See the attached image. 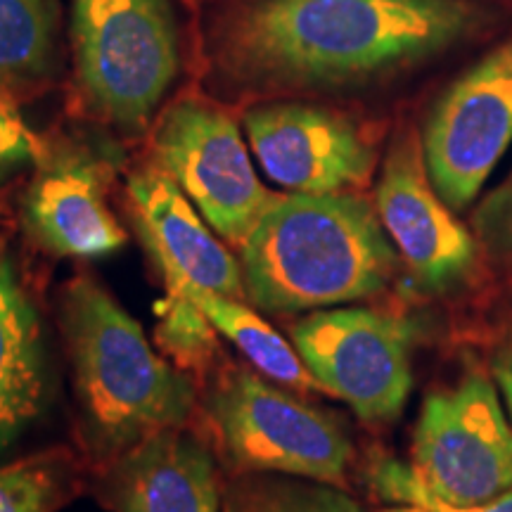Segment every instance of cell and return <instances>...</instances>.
Returning <instances> with one entry per match:
<instances>
[{"mask_svg":"<svg viewBox=\"0 0 512 512\" xmlns=\"http://www.w3.org/2000/svg\"><path fill=\"white\" fill-rule=\"evenodd\" d=\"M484 22L470 0H256L230 57L252 79L337 86L444 53Z\"/></svg>","mask_w":512,"mask_h":512,"instance_id":"obj_1","label":"cell"},{"mask_svg":"<svg viewBox=\"0 0 512 512\" xmlns=\"http://www.w3.org/2000/svg\"><path fill=\"white\" fill-rule=\"evenodd\" d=\"M394 266L380 216L351 192L275 195L240 245L245 297L273 313L373 297Z\"/></svg>","mask_w":512,"mask_h":512,"instance_id":"obj_2","label":"cell"},{"mask_svg":"<svg viewBox=\"0 0 512 512\" xmlns=\"http://www.w3.org/2000/svg\"><path fill=\"white\" fill-rule=\"evenodd\" d=\"M88 439L114 456L190 418L195 389L150 347L140 325L98 283L79 278L62 306Z\"/></svg>","mask_w":512,"mask_h":512,"instance_id":"obj_3","label":"cell"},{"mask_svg":"<svg viewBox=\"0 0 512 512\" xmlns=\"http://www.w3.org/2000/svg\"><path fill=\"white\" fill-rule=\"evenodd\" d=\"M72 34L93 105L124 128L147 124L178 72L169 0H72Z\"/></svg>","mask_w":512,"mask_h":512,"instance_id":"obj_4","label":"cell"},{"mask_svg":"<svg viewBox=\"0 0 512 512\" xmlns=\"http://www.w3.org/2000/svg\"><path fill=\"white\" fill-rule=\"evenodd\" d=\"M207 408L235 475L278 472L328 484L347 475L351 444L342 427L249 370H228Z\"/></svg>","mask_w":512,"mask_h":512,"instance_id":"obj_5","label":"cell"},{"mask_svg":"<svg viewBox=\"0 0 512 512\" xmlns=\"http://www.w3.org/2000/svg\"><path fill=\"white\" fill-rule=\"evenodd\" d=\"M413 470L432 496L451 505L494 501L512 489V425L484 373L472 370L456 389L427 396Z\"/></svg>","mask_w":512,"mask_h":512,"instance_id":"obj_6","label":"cell"},{"mask_svg":"<svg viewBox=\"0 0 512 512\" xmlns=\"http://www.w3.org/2000/svg\"><path fill=\"white\" fill-rule=\"evenodd\" d=\"M294 349L320 389L358 418L392 420L411 394L413 325L368 309L316 311L292 328Z\"/></svg>","mask_w":512,"mask_h":512,"instance_id":"obj_7","label":"cell"},{"mask_svg":"<svg viewBox=\"0 0 512 512\" xmlns=\"http://www.w3.org/2000/svg\"><path fill=\"white\" fill-rule=\"evenodd\" d=\"M512 143V38L460 74L422 131L427 176L453 211L470 207Z\"/></svg>","mask_w":512,"mask_h":512,"instance_id":"obj_8","label":"cell"},{"mask_svg":"<svg viewBox=\"0 0 512 512\" xmlns=\"http://www.w3.org/2000/svg\"><path fill=\"white\" fill-rule=\"evenodd\" d=\"M155 159L230 245L245 242L275 197L256 176L235 121L200 102L166 112L155 133Z\"/></svg>","mask_w":512,"mask_h":512,"instance_id":"obj_9","label":"cell"},{"mask_svg":"<svg viewBox=\"0 0 512 512\" xmlns=\"http://www.w3.org/2000/svg\"><path fill=\"white\" fill-rule=\"evenodd\" d=\"M375 204L389 240L425 290L448 292L470 278L479 242L434 190L413 133L389 150Z\"/></svg>","mask_w":512,"mask_h":512,"instance_id":"obj_10","label":"cell"},{"mask_svg":"<svg viewBox=\"0 0 512 512\" xmlns=\"http://www.w3.org/2000/svg\"><path fill=\"white\" fill-rule=\"evenodd\" d=\"M245 128L261 169L290 192H347L373 174V147L349 119L323 107H256L245 114Z\"/></svg>","mask_w":512,"mask_h":512,"instance_id":"obj_11","label":"cell"},{"mask_svg":"<svg viewBox=\"0 0 512 512\" xmlns=\"http://www.w3.org/2000/svg\"><path fill=\"white\" fill-rule=\"evenodd\" d=\"M128 197L140 238L166 285H192L223 297H245L240 264L166 171L147 166L131 178Z\"/></svg>","mask_w":512,"mask_h":512,"instance_id":"obj_12","label":"cell"},{"mask_svg":"<svg viewBox=\"0 0 512 512\" xmlns=\"http://www.w3.org/2000/svg\"><path fill=\"white\" fill-rule=\"evenodd\" d=\"M105 503L117 512H223V484L209 448L176 427L119 453Z\"/></svg>","mask_w":512,"mask_h":512,"instance_id":"obj_13","label":"cell"},{"mask_svg":"<svg viewBox=\"0 0 512 512\" xmlns=\"http://www.w3.org/2000/svg\"><path fill=\"white\" fill-rule=\"evenodd\" d=\"M24 216L31 235L60 256L95 259L124 245L126 233L105 200L102 174L86 157H57L31 183Z\"/></svg>","mask_w":512,"mask_h":512,"instance_id":"obj_14","label":"cell"},{"mask_svg":"<svg viewBox=\"0 0 512 512\" xmlns=\"http://www.w3.org/2000/svg\"><path fill=\"white\" fill-rule=\"evenodd\" d=\"M43 392L41 325L12 266L0 259V451L31 425Z\"/></svg>","mask_w":512,"mask_h":512,"instance_id":"obj_15","label":"cell"},{"mask_svg":"<svg viewBox=\"0 0 512 512\" xmlns=\"http://www.w3.org/2000/svg\"><path fill=\"white\" fill-rule=\"evenodd\" d=\"M166 287H181L188 292L192 302L207 313L216 332L226 337L228 342H233L247 356V361L266 377L299 389L318 387L309 368L304 366L299 351L292 349V344H287L259 313H254L240 299L223 297V294L200 290V287L192 285Z\"/></svg>","mask_w":512,"mask_h":512,"instance_id":"obj_16","label":"cell"},{"mask_svg":"<svg viewBox=\"0 0 512 512\" xmlns=\"http://www.w3.org/2000/svg\"><path fill=\"white\" fill-rule=\"evenodd\" d=\"M57 0H0V88L29 86L53 72Z\"/></svg>","mask_w":512,"mask_h":512,"instance_id":"obj_17","label":"cell"},{"mask_svg":"<svg viewBox=\"0 0 512 512\" xmlns=\"http://www.w3.org/2000/svg\"><path fill=\"white\" fill-rule=\"evenodd\" d=\"M223 512H366L332 486L278 472H238L223 484Z\"/></svg>","mask_w":512,"mask_h":512,"instance_id":"obj_18","label":"cell"},{"mask_svg":"<svg viewBox=\"0 0 512 512\" xmlns=\"http://www.w3.org/2000/svg\"><path fill=\"white\" fill-rule=\"evenodd\" d=\"M214 325L200 306L181 287H166V299L159 306L157 344L183 370H207L219 354Z\"/></svg>","mask_w":512,"mask_h":512,"instance_id":"obj_19","label":"cell"},{"mask_svg":"<svg viewBox=\"0 0 512 512\" xmlns=\"http://www.w3.org/2000/svg\"><path fill=\"white\" fill-rule=\"evenodd\" d=\"M370 486L382 501L399 505H418L430 512H512V489L505 491L494 501L475 505H451L432 496L415 475L413 465L394 458H377L368 472Z\"/></svg>","mask_w":512,"mask_h":512,"instance_id":"obj_20","label":"cell"},{"mask_svg":"<svg viewBox=\"0 0 512 512\" xmlns=\"http://www.w3.org/2000/svg\"><path fill=\"white\" fill-rule=\"evenodd\" d=\"M60 491V475L48 463L0 467V512H50Z\"/></svg>","mask_w":512,"mask_h":512,"instance_id":"obj_21","label":"cell"},{"mask_svg":"<svg viewBox=\"0 0 512 512\" xmlns=\"http://www.w3.org/2000/svg\"><path fill=\"white\" fill-rule=\"evenodd\" d=\"M472 230L486 252L512 268V174L475 209Z\"/></svg>","mask_w":512,"mask_h":512,"instance_id":"obj_22","label":"cell"},{"mask_svg":"<svg viewBox=\"0 0 512 512\" xmlns=\"http://www.w3.org/2000/svg\"><path fill=\"white\" fill-rule=\"evenodd\" d=\"M46 147L31 131L8 88H0V178L27 164H41Z\"/></svg>","mask_w":512,"mask_h":512,"instance_id":"obj_23","label":"cell"},{"mask_svg":"<svg viewBox=\"0 0 512 512\" xmlns=\"http://www.w3.org/2000/svg\"><path fill=\"white\" fill-rule=\"evenodd\" d=\"M491 370H494L496 387L501 389L503 399H505V403H508L510 418H512V339L508 344H503V347L498 349Z\"/></svg>","mask_w":512,"mask_h":512,"instance_id":"obj_24","label":"cell"},{"mask_svg":"<svg viewBox=\"0 0 512 512\" xmlns=\"http://www.w3.org/2000/svg\"><path fill=\"white\" fill-rule=\"evenodd\" d=\"M382 512H430V510L418 508V505H396V508H387Z\"/></svg>","mask_w":512,"mask_h":512,"instance_id":"obj_25","label":"cell"}]
</instances>
